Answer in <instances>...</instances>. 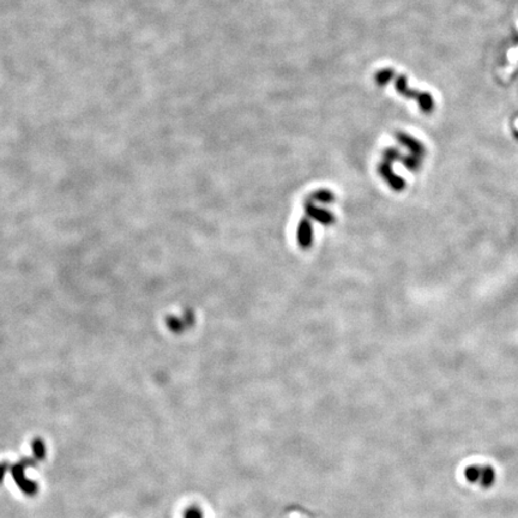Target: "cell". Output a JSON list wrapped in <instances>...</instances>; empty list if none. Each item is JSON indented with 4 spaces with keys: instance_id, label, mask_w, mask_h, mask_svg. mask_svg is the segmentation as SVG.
<instances>
[{
    "instance_id": "6da1fadb",
    "label": "cell",
    "mask_w": 518,
    "mask_h": 518,
    "mask_svg": "<svg viewBox=\"0 0 518 518\" xmlns=\"http://www.w3.org/2000/svg\"><path fill=\"white\" fill-rule=\"evenodd\" d=\"M36 461H33V459H23L17 464L12 465L10 472L12 474V478L17 483V486L19 487L22 492H24L28 496H34L37 492V485L32 480L28 479L25 476V468L27 467L34 465V463Z\"/></svg>"
},
{
    "instance_id": "7a4b0ae2",
    "label": "cell",
    "mask_w": 518,
    "mask_h": 518,
    "mask_svg": "<svg viewBox=\"0 0 518 518\" xmlns=\"http://www.w3.org/2000/svg\"><path fill=\"white\" fill-rule=\"evenodd\" d=\"M33 451L34 456H35L36 461L39 459H42L46 455V446L43 444V442L41 439H35L33 443Z\"/></svg>"
},
{
    "instance_id": "3957f363",
    "label": "cell",
    "mask_w": 518,
    "mask_h": 518,
    "mask_svg": "<svg viewBox=\"0 0 518 518\" xmlns=\"http://www.w3.org/2000/svg\"><path fill=\"white\" fill-rule=\"evenodd\" d=\"M185 518H203V513L198 507H190L185 511Z\"/></svg>"
},
{
    "instance_id": "277c9868",
    "label": "cell",
    "mask_w": 518,
    "mask_h": 518,
    "mask_svg": "<svg viewBox=\"0 0 518 518\" xmlns=\"http://www.w3.org/2000/svg\"><path fill=\"white\" fill-rule=\"evenodd\" d=\"M10 469H11V467H10L8 463H2V464H0V482L4 480L5 474L8 473Z\"/></svg>"
}]
</instances>
